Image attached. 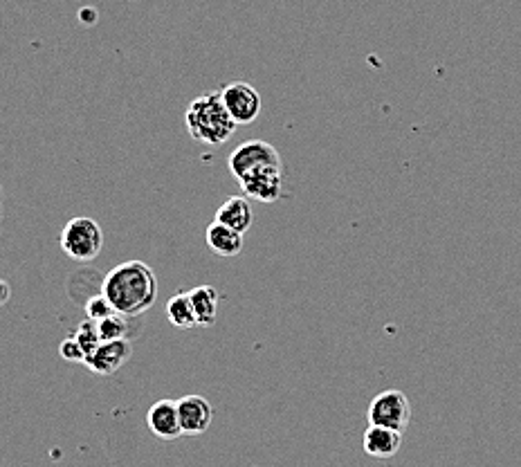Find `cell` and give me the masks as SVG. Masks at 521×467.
I'll return each mask as SVG.
<instances>
[{"mask_svg": "<svg viewBox=\"0 0 521 467\" xmlns=\"http://www.w3.org/2000/svg\"><path fill=\"white\" fill-rule=\"evenodd\" d=\"M223 104L227 108V113L232 115V119L239 126L257 122V117L261 115V95L259 90L245 84V81H234V84H227L221 90Z\"/></svg>", "mask_w": 521, "mask_h": 467, "instance_id": "cell-6", "label": "cell"}, {"mask_svg": "<svg viewBox=\"0 0 521 467\" xmlns=\"http://www.w3.org/2000/svg\"><path fill=\"white\" fill-rule=\"evenodd\" d=\"M84 310H86V317L93 319V322H102V319H106L108 315L117 313V310L113 308V304H111V301H108V297L104 295V292H99V295L90 297L86 301Z\"/></svg>", "mask_w": 521, "mask_h": 467, "instance_id": "cell-18", "label": "cell"}, {"mask_svg": "<svg viewBox=\"0 0 521 467\" xmlns=\"http://www.w3.org/2000/svg\"><path fill=\"white\" fill-rule=\"evenodd\" d=\"M9 297H12V290H9L7 281H0V306H5Z\"/></svg>", "mask_w": 521, "mask_h": 467, "instance_id": "cell-20", "label": "cell"}, {"mask_svg": "<svg viewBox=\"0 0 521 467\" xmlns=\"http://www.w3.org/2000/svg\"><path fill=\"white\" fill-rule=\"evenodd\" d=\"M185 124L191 140L207 146L225 144L239 126L227 113L221 93H207L194 99L185 113Z\"/></svg>", "mask_w": 521, "mask_h": 467, "instance_id": "cell-2", "label": "cell"}, {"mask_svg": "<svg viewBox=\"0 0 521 467\" xmlns=\"http://www.w3.org/2000/svg\"><path fill=\"white\" fill-rule=\"evenodd\" d=\"M131 355H133L131 340L102 342L93 353L86 355L84 364L86 369H90L95 375H113L131 360Z\"/></svg>", "mask_w": 521, "mask_h": 467, "instance_id": "cell-8", "label": "cell"}, {"mask_svg": "<svg viewBox=\"0 0 521 467\" xmlns=\"http://www.w3.org/2000/svg\"><path fill=\"white\" fill-rule=\"evenodd\" d=\"M61 247L72 261H95L104 250V230L95 218H70L61 232Z\"/></svg>", "mask_w": 521, "mask_h": 467, "instance_id": "cell-3", "label": "cell"}, {"mask_svg": "<svg viewBox=\"0 0 521 467\" xmlns=\"http://www.w3.org/2000/svg\"><path fill=\"white\" fill-rule=\"evenodd\" d=\"M214 221L221 223V225L232 227V230H236V232L245 234L252 227V223H254L252 203H250L248 198H243V196L227 198L225 203L218 207Z\"/></svg>", "mask_w": 521, "mask_h": 467, "instance_id": "cell-12", "label": "cell"}, {"mask_svg": "<svg viewBox=\"0 0 521 467\" xmlns=\"http://www.w3.org/2000/svg\"><path fill=\"white\" fill-rule=\"evenodd\" d=\"M227 167L230 173L239 182L243 176H248L250 171L261 169V167H283L281 155L274 149L270 142L263 140H250L243 142L241 146H236L232 151L230 160H227Z\"/></svg>", "mask_w": 521, "mask_h": 467, "instance_id": "cell-5", "label": "cell"}, {"mask_svg": "<svg viewBox=\"0 0 521 467\" xmlns=\"http://www.w3.org/2000/svg\"><path fill=\"white\" fill-rule=\"evenodd\" d=\"M205 238L209 250L218 256H239L243 250V234L216 221L207 227Z\"/></svg>", "mask_w": 521, "mask_h": 467, "instance_id": "cell-13", "label": "cell"}, {"mask_svg": "<svg viewBox=\"0 0 521 467\" xmlns=\"http://www.w3.org/2000/svg\"><path fill=\"white\" fill-rule=\"evenodd\" d=\"M146 425L151 434L162 441H176L182 436L180 416H178V400H158L146 414Z\"/></svg>", "mask_w": 521, "mask_h": 467, "instance_id": "cell-10", "label": "cell"}, {"mask_svg": "<svg viewBox=\"0 0 521 467\" xmlns=\"http://www.w3.org/2000/svg\"><path fill=\"white\" fill-rule=\"evenodd\" d=\"M59 355L66 362H81V364H84V360H86V353H84V349H81V344L75 340V337H68V340L61 342Z\"/></svg>", "mask_w": 521, "mask_h": 467, "instance_id": "cell-19", "label": "cell"}, {"mask_svg": "<svg viewBox=\"0 0 521 467\" xmlns=\"http://www.w3.org/2000/svg\"><path fill=\"white\" fill-rule=\"evenodd\" d=\"M189 297L196 313V324L205 328L212 326L218 315V304H221L218 290L214 286H198L194 290H189Z\"/></svg>", "mask_w": 521, "mask_h": 467, "instance_id": "cell-14", "label": "cell"}, {"mask_svg": "<svg viewBox=\"0 0 521 467\" xmlns=\"http://www.w3.org/2000/svg\"><path fill=\"white\" fill-rule=\"evenodd\" d=\"M178 416L182 436H200L212 425L214 407L203 396H185L178 400Z\"/></svg>", "mask_w": 521, "mask_h": 467, "instance_id": "cell-9", "label": "cell"}, {"mask_svg": "<svg viewBox=\"0 0 521 467\" xmlns=\"http://www.w3.org/2000/svg\"><path fill=\"white\" fill-rule=\"evenodd\" d=\"M243 194L259 203H277L283 194V167H261L239 180Z\"/></svg>", "mask_w": 521, "mask_h": 467, "instance_id": "cell-7", "label": "cell"}, {"mask_svg": "<svg viewBox=\"0 0 521 467\" xmlns=\"http://www.w3.org/2000/svg\"><path fill=\"white\" fill-rule=\"evenodd\" d=\"M75 340L81 344V349H84L86 355L93 353L97 346L102 344V337H99L97 322H93V319H86V322L77 328Z\"/></svg>", "mask_w": 521, "mask_h": 467, "instance_id": "cell-17", "label": "cell"}, {"mask_svg": "<svg viewBox=\"0 0 521 467\" xmlns=\"http://www.w3.org/2000/svg\"><path fill=\"white\" fill-rule=\"evenodd\" d=\"M400 445L402 432H396V429L369 425L367 432H364V452L373 459H391L400 452Z\"/></svg>", "mask_w": 521, "mask_h": 467, "instance_id": "cell-11", "label": "cell"}, {"mask_svg": "<svg viewBox=\"0 0 521 467\" xmlns=\"http://www.w3.org/2000/svg\"><path fill=\"white\" fill-rule=\"evenodd\" d=\"M97 328H99V337H102V342L129 340V335H131L129 317L122 313L108 315L106 319H102V322H97Z\"/></svg>", "mask_w": 521, "mask_h": 467, "instance_id": "cell-16", "label": "cell"}, {"mask_svg": "<svg viewBox=\"0 0 521 467\" xmlns=\"http://www.w3.org/2000/svg\"><path fill=\"white\" fill-rule=\"evenodd\" d=\"M167 319L176 328H194L196 324V313L191 306L189 292H178L167 301Z\"/></svg>", "mask_w": 521, "mask_h": 467, "instance_id": "cell-15", "label": "cell"}, {"mask_svg": "<svg viewBox=\"0 0 521 467\" xmlns=\"http://www.w3.org/2000/svg\"><path fill=\"white\" fill-rule=\"evenodd\" d=\"M411 420V402L405 393L389 389L378 393L369 405V423L405 432Z\"/></svg>", "mask_w": 521, "mask_h": 467, "instance_id": "cell-4", "label": "cell"}, {"mask_svg": "<svg viewBox=\"0 0 521 467\" xmlns=\"http://www.w3.org/2000/svg\"><path fill=\"white\" fill-rule=\"evenodd\" d=\"M102 292L117 313L140 317L158 301V277L144 261H126L106 274Z\"/></svg>", "mask_w": 521, "mask_h": 467, "instance_id": "cell-1", "label": "cell"}]
</instances>
